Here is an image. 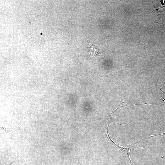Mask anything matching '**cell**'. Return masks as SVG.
I'll list each match as a JSON object with an SVG mask.
<instances>
[{"label":"cell","mask_w":165,"mask_h":165,"mask_svg":"<svg viewBox=\"0 0 165 165\" xmlns=\"http://www.w3.org/2000/svg\"><path fill=\"white\" fill-rule=\"evenodd\" d=\"M1 128H2V130H4V131H6V132L9 134V133H11L12 132V131L11 130H10L9 129H7L6 128L4 127H0Z\"/></svg>","instance_id":"6da1fadb"},{"label":"cell","mask_w":165,"mask_h":165,"mask_svg":"<svg viewBox=\"0 0 165 165\" xmlns=\"http://www.w3.org/2000/svg\"><path fill=\"white\" fill-rule=\"evenodd\" d=\"M19 162H10L8 163L6 165H19Z\"/></svg>","instance_id":"7a4b0ae2"},{"label":"cell","mask_w":165,"mask_h":165,"mask_svg":"<svg viewBox=\"0 0 165 165\" xmlns=\"http://www.w3.org/2000/svg\"><path fill=\"white\" fill-rule=\"evenodd\" d=\"M160 90L163 93H165V85L161 88L160 89Z\"/></svg>","instance_id":"3957f363"},{"label":"cell","mask_w":165,"mask_h":165,"mask_svg":"<svg viewBox=\"0 0 165 165\" xmlns=\"http://www.w3.org/2000/svg\"><path fill=\"white\" fill-rule=\"evenodd\" d=\"M165 134V133H162V134H158V135H152V136H150V137H149V138L152 137H154V136H157L160 135H162V134Z\"/></svg>","instance_id":"277c9868"}]
</instances>
